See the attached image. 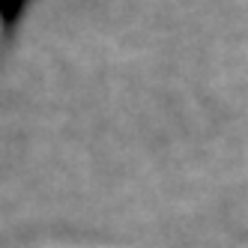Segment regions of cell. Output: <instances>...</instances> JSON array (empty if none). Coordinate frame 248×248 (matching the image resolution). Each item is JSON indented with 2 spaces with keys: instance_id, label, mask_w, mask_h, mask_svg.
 <instances>
[{
  "instance_id": "obj_1",
  "label": "cell",
  "mask_w": 248,
  "mask_h": 248,
  "mask_svg": "<svg viewBox=\"0 0 248 248\" xmlns=\"http://www.w3.org/2000/svg\"><path fill=\"white\" fill-rule=\"evenodd\" d=\"M27 3L30 0H3V27H6V33H12L15 21H18V15L27 9Z\"/></svg>"
}]
</instances>
